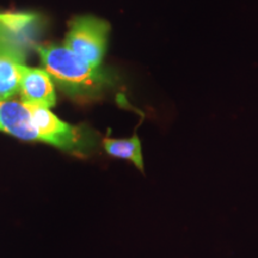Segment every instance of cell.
Segmentation results:
<instances>
[{
	"instance_id": "obj_2",
	"label": "cell",
	"mask_w": 258,
	"mask_h": 258,
	"mask_svg": "<svg viewBox=\"0 0 258 258\" xmlns=\"http://www.w3.org/2000/svg\"><path fill=\"white\" fill-rule=\"evenodd\" d=\"M38 143H44L77 157H88L98 147L99 135L88 125H73L60 120L48 108L27 104Z\"/></svg>"
},
{
	"instance_id": "obj_7",
	"label": "cell",
	"mask_w": 258,
	"mask_h": 258,
	"mask_svg": "<svg viewBox=\"0 0 258 258\" xmlns=\"http://www.w3.org/2000/svg\"><path fill=\"white\" fill-rule=\"evenodd\" d=\"M103 147L109 156L124 159L133 163L139 170H145L143 150H141V141L137 134L125 139H116L106 137L102 141Z\"/></svg>"
},
{
	"instance_id": "obj_6",
	"label": "cell",
	"mask_w": 258,
	"mask_h": 258,
	"mask_svg": "<svg viewBox=\"0 0 258 258\" xmlns=\"http://www.w3.org/2000/svg\"><path fill=\"white\" fill-rule=\"evenodd\" d=\"M0 132L19 140L38 143L27 104L15 99H0Z\"/></svg>"
},
{
	"instance_id": "obj_8",
	"label": "cell",
	"mask_w": 258,
	"mask_h": 258,
	"mask_svg": "<svg viewBox=\"0 0 258 258\" xmlns=\"http://www.w3.org/2000/svg\"><path fill=\"white\" fill-rule=\"evenodd\" d=\"M14 61L0 57V99L12 98L18 92V67Z\"/></svg>"
},
{
	"instance_id": "obj_1",
	"label": "cell",
	"mask_w": 258,
	"mask_h": 258,
	"mask_svg": "<svg viewBox=\"0 0 258 258\" xmlns=\"http://www.w3.org/2000/svg\"><path fill=\"white\" fill-rule=\"evenodd\" d=\"M35 51L57 88L74 101H96L115 88L117 77L111 70L91 66L64 46L38 44Z\"/></svg>"
},
{
	"instance_id": "obj_4",
	"label": "cell",
	"mask_w": 258,
	"mask_h": 258,
	"mask_svg": "<svg viewBox=\"0 0 258 258\" xmlns=\"http://www.w3.org/2000/svg\"><path fill=\"white\" fill-rule=\"evenodd\" d=\"M110 24L105 19L84 15L69 24L63 46L93 67H102L108 46Z\"/></svg>"
},
{
	"instance_id": "obj_5",
	"label": "cell",
	"mask_w": 258,
	"mask_h": 258,
	"mask_svg": "<svg viewBox=\"0 0 258 258\" xmlns=\"http://www.w3.org/2000/svg\"><path fill=\"white\" fill-rule=\"evenodd\" d=\"M18 77V92L22 102L48 109L55 105L54 82L46 70L19 64Z\"/></svg>"
},
{
	"instance_id": "obj_3",
	"label": "cell",
	"mask_w": 258,
	"mask_h": 258,
	"mask_svg": "<svg viewBox=\"0 0 258 258\" xmlns=\"http://www.w3.org/2000/svg\"><path fill=\"white\" fill-rule=\"evenodd\" d=\"M44 29L46 19L37 12H0V57L25 63Z\"/></svg>"
}]
</instances>
